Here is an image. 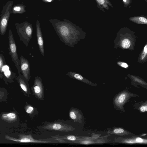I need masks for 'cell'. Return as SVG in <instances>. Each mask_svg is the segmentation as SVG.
<instances>
[{
  "label": "cell",
  "mask_w": 147,
  "mask_h": 147,
  "mask_svg": "<svg viewBox=\"0 0 147 147\" xmlns=\"http://www.w3.org/2000/svg\"><path fill=\"white\" fill-rule=\"evenodd\" d=\"M20 67L22 75L28 82L30 80V68L28 60L21 55L20 57Z\"/></svg>",
  "instance_id": "obj_8"
},
{
  "label": "cell",
  "mask_w": 147,
  "mask_h": 147,
  "mask_svg": "<svg viewBox=\"0 0 147 147\" xmlns=\"http://www.w3.org/2000/svg\"><path fill=\"white\" fill-rule=\"evenodd\" d=\"M6 64L4 56L0 53V78L2 79L3 78V69L4 66Z\"/></svg>",
  "instance_id": "obj_16"
},
{
  "label": "cell",
  "mask_w": 147,
  "mask_h": 147,
  "mask_svg": "<svg viewBox=\"0 0 147 147\" xmlns=\"http://www.w3.org/2000/svg\"><path fill=\"white\" fill-rule=\"evenodd\" d=\"M59 0V1H63V0Z\"/></svg>",
  "instance_id": "obj_30"
},
{
  "label": "cell",
  "mask_w": 147,
  "mask_h": 147,
  "mask_svg": "<svg viewBox=\"0 0 147 147\" xmlns=\"http://www.w3.org/2000/svg\"><path fill=\"white\" fill-rule=\"evenodd\" d=\"M139 20L142 22L146 23L147 22V20L146 18L143 17H140L139 18Z\"/></svg>",
  "instance_id": "obj_22"
},
{
  "label": "cell",
  "mask_w": 147,
  "mask_h": 147,
  "mask_svg": "<svg viewBox=\"0 0 147 147\" xmlns=\"http://www.w3.org/2000/svg\"><path fill=\"white\" fill-rule=\"evenodd\" d=\"M54 0H42V1L45 3L51 2Z\"/></svg>",
  "instance_id": "obj_25"
},
{
  "label": "cell",
  "mask_w": 147,
  "mask_h": 147,
  "mask_svg": "<svg viewBox=\"0 0 147 147\" xmlns=\"http://www.w3.org/2000/svg\"><path fill=\"white\" fill-rule=\"evenodd\" d=\"M36 27L37 44L39 51L42 56H44L45 54V50L43 39L40 23L38 20H37L36 22Z\"/></svg>",
  "instance_id": "obj_9"
},
{
  "label": "cell",
  "mask_w": 147,
  "mask_h": 147,
  "mask_svg": "<svg viewBox=\"0 0 147 147\" xmlns=\"http://www.w3.org/2000/svg\"><path fill=\"white\" fill-rule=\"evenodd\" d=\"M121 44L123 48L127 49L130 47L131 43L129 40L127 39H125L122 41Z\"/></svg>",
  "instance_id": "obj_18"
},
{
  "label": "cell",
  "mask_w": 147,
  "mask_h": 147,
  "mask_svg": "<svg viewBox=\"0 0 147 147\" xmlns=\"http://www.w3.org/2000/svg\"><path fill=\"white\" fill-rule=\"evenodd\" d=\"M49 21L60 40L68 46L74 48L84 38L85 34L82 29L69 20L51 19Z\"/></svg>",
  "instance_id": "obj_1"
},
{
  "label": "cell",
  "mask_w": 147,
  "mask_h": 147,
  "mask_svg": "<svg viewBox=\"0 0 147 147\" xmlns=\"http://www.w3.org/2000/svg\"><path fill=\"white\" fill-rule=\"evenodd\" d=\"M126 98V95L125 94H120L118 98L117 101L119 103H121L124 102Z\"/></svg>",
  "instance_id": "obj_20"
},
{
  "label": "cell",
  "mask_w": 147,
  "mask_h": 147,
  "mask_svg": "<svg viewBox=\"0 0 147 147\" xmlns=\"http://www.w3.org/2000/svg\"><path fill=\"white\" fill-rule=\"evenodd\" d=\"M13 3V1H8L3 7L0 18V33L2 36L5 34L6 31Z\"/></svg>",
  "instance_id": "obj_3"
},
{
  "label": "cell",
  "mask_w": 147,
  "mask_h": 147,
  "mask_svg": "<svg viewBox=\"0 0 147 147\" xmlns=\"http://www.w3.org/2000/svg\"><path fill=\"white\" fill-rule=\"evenodd\" d=\"M32 90L33 94L38 99L41 100L43 99L44 96V86L40 77H35Z\"/></svg>",
  "instance_id": "obj_7"
},
{
  "label": "cell",
  "mask_w": 147,
  "mask_h": 147,
  "mask_svg": "<svg viewBox=\"0 0 147 147\" xmlns=\"http://www.w3.org/2000/svg\"><path fill=\"white\" fill-rule=\"evenodd\" d=\"M124 130L122 128H116L114 129L113 132L114 133L117 134L123 133L124 132Z\"/></svg>",
  "instance_id": "obj_21"
},
{
  "label": "cell",
  "mask_w": 147,
  "mask_h": 147,
  "mask_svg": "<svg viewBox=\"0 0 147 147\" xmlns=\"http://www.w3.org/2000/svg\"><path fill=\"white\" fill-rule=\"evenodd\" d=\"M3 79L6 81L7 80L14 78L16 77V74L13 72L9 70V67L6 65L3 67Z\"/></svg>",
  "instance_id": "obj_11"
},
{
  "label": "cell",
  "mask_w": 147,
  "mask_h": 147,
  "mask_svg": "<svg viewBox=\"0 0 147 147\" xmlns=\"http://www.w3.org/2000/svg\"><path fill=\"white\" fill-rule=\"evenodd\" d=\"M1 118L3 120L8 122H14L17 119L16 115L14 113H10L3 114Z\"/></svg>",
  "instance_id": "obj_14"
},
{
  "label": "cell",
  "mask_w": 147,
  "mask_h": 147,
  "mask_svg": "<svg viewBox=\"0 0 147 147\" xmlns=\"http://www.w3.org/2000/svg\"><path fill=\"white\" fill-rule=\"evenodd\" d=\"M42 128L49 130L68 132L72 131L75 129L72 126L61 122H55L47 123Z\"/></svg>",
  "instance_id": "obj_6"
},
{
  "label": "cell",
  "mask_w": 147,
  "mask_h": 147,
  "mask_svg": "<svg viewBox=\"0 0 147 147\" xmlns=\"http://www.w3.org/2000/svg\"><path fill=\"white\" fill-rule=\"evenodd\" d=\"M66 75L71 78L78 80L81 82L86 83L88 82V81L86 79L77 73L70 71L66 74Z\"/></svg>",
  "instance_id": "obj_15"
},
{
  "label": "cell",
  "mask_w": 147,
  "mask_h": 147,
  "mask_svg": "<svg viewBox=\"0 0 147 147\" xmlns=\"http://www.w3.org/2000/svg\"><path fill=\"white\" fill-rule=\"evenodd\" d=\"M25 109L26 112L30 114H31L34 111V107L30 105H28L26 107Z\"/></svg>",
  "instance_id": "obj_19"
},
{
  "label": "cell",
  "mask_w": 147,
  "mask_h": 147,
  "mask_svg": "<svg viewBox=\"0 0 147 147\" xmlns=\"http://www.w3.org/2000/svg\"><path fill=\"white\" fill-rule=\"evenodd\" d=\"M16 79L22 90L28 94L30 92V90L28 82L21 74H18Z\"/></svg>",
  "instance_id": "obj_10"
},
{
  "label": "cell",
  "mask_w": 147,
  "mask_h": 147,
  "mask_svg": "<svg viewBox=\"0 0 147 147\" xmlns=\"http://www.w3.org/2000/svg\"><path fill=\"white\" fill-rule=\"evenodd\" d=\"M9 54L11 55L12 59L17 68L18 74L21 73L20 60L17 53L16 45L11 29L8 32Z\"/></svg>",
  "instance_id": "obj_4"
},
{
  "label": "cell",
  "mask_w": 147,
  "mask_h": 147,
  "mask_svg": "<svg viewBox=\"0 0 147 147\" xmlns=\"http://www.w3.org/2000/svg\"><path fill=\"white\" fill-rule=\"evenodd\" d=\"M124 2H126V1L127 0H123Z\"/></svg>",
  "instance_id": "obj_29"
},
{
  "label": "cell",
  "mask_w": 147,
  "mask_h": 147,
  "mask_svg": "<svg viewBox=\"0 0 147 147\" xmlns=\"http://www.w3.org/2000/svg\"><path fill=\"white\" fill-rule=\"evenodd\" d=\"M140 111L142 112H144L147 111V107L146 105L141 107L140 108Z\"/></svg>",
  "instance_id": "obj_23"
},
{
  "label": "cell",
  "mask_w": 147,
  "mask_h": 147,
  "mask_svg": "<svg viewBox=\"0 0 147 147\" xmlns=\"http://www.w3.org/2000/svg\"><path fill=\"white\" fill-rule=\"evenodd\" d=\"M70 118L75 121L80 122L82 118L81 115L79 111L74 108L71 109L69 112Z\"/></svg>",
  "instance_id": "obj_12"
},
{
  "label": "cell",
  "mask_w": 147,
  "mask_h": 147,
  "mask_svg": "<svg viewBox=\"0 0 147 147\" xmlns=\"http://www.w3.org/2000/svg\"><path fill=\"white\" fill-rule=\"evenodd\" d=\"M18 139L10 137L7 135L5 136L7 140L19 143H48L51 142L49 140H37L34 139L30 135H20Z\"/></svg>",
  "instance_id": "obj_5"
},
{
  "label": "cell",
  "mask_w": 147,
  "mask_h": 147,
  "mask_svg": "<svg viewBox=\"0 0 147 147\" xmlns=\"http://www.w3.org/2000/svg\"><path fill=\"white\" fill-rule=\"evenodd\" d=\"M97 1L100 4H103L105 3L104 0H97Z\"/></svg>",
  "instance_id": "obj_26"
},
{
  "label": "cell",
  "mask_w": 147,
  "mask_h": 147,
  "mask_svg": "<svg viewBox=\"0 0 147 147\" xmlns=\"http://www.w3.org/2000/svg\"><path fill=\"white\" fill-rule=\"evenodd\" d=\"M120 63V65L122 67L125 68H127L128 67V66L127 64L123 62H119Z\"/></svg>",
  "instance_id": "obj_24"
},
{
  "label": "cell",
  "mask_w": 147,
  "mask_h": 147,
  "mask_svg": "<svg viewBox=\"0 0 147 147\" xmlns=\"http://www.w3.org/2000/svg\"><path fill=\"white\" fill-rule=\"evenodd\" d=\"M15 25L20 40L27 47L32 37L33 28L32 24L25 21L21 23L16 22Z\"/></svg>",
  "instance_id": "obj_2"
},
{
  "label": "cell",
  "mask_w": 147,
  "mask_h": 147,
  "mask_svg": "<svg viewBox=\"0 0 147 147\" xmlns=\"http://www.w3.org/2000/svg\"><path fill=\"white\" fill-rule=\"evenodd\" d=\"M55 137V138H58L61 140H65L71 141H76H76L78 140L79 139V138L77 136L71 135L59 137V136L56 137V136Z\"/></svg>",
  "instance_id": "obj_17"
},
{
  "label": "cell",
  "mask_w": 147,
  "mask_h": 147,
  "mask_svg": "<svg viewBox=\"0 0 147 147\" xmlns=\"http://www.w3.org/2000/svg\"><path fill=\"white\" fill-rule=\"evenodd\" d=\"M3 92L1 91L0 89V99L2 96Z\"/></svg>",
  "instance_id": "obj_28"
},
{
  "label": "cell",
  "mask_w": 147,
  "mask_h": 147,
  "mask_svg": "<svg viewBox=\"0 0 147 147\" xmlns=\"http://www.w3.org/2000/svg\"><path fill=\"white\" fill-rule=\"evenodd\" d=\"M147 45H146L144 47V51L145 53H147Z\"/></svg>",
  "instance_id": "obj_27"
},
{
  "label": "cell",
  "mask_w": 147,
  "mask_h": 147,
  "mask_svg": "<svg viewBox=\"0 0 147 147\" xmlns=\"http://www.w3.org/2000/svg\"><path fill=\"white\" fill-rule=\"evenodd\" d=\"M25 6L22 4H18L12 6L11 13L14 14H22L26 12Z\"/></svg>",
  "instance_id": "obj_13"
}]
</instances>
